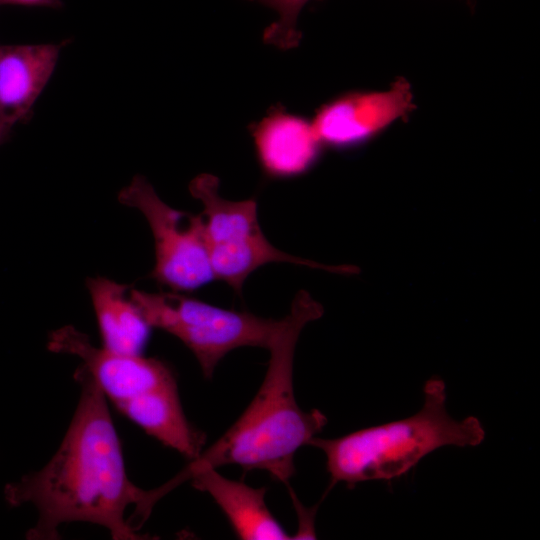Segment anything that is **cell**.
Listing matches in <instances>:
<instances>
[{"label":"cell","mask_w":540,"mask_h":540,"mask_svg":"<svg viewBox=\"0 0 540 540\" xmlns=\"http://www.w3.org/2000/svg\"><path fill=\"white\" fill-rule=\"evenodd\" d=\"M421 409L406 418L353 431L334 439L313 437L308 445L323 451L330 488L344 482L349 488L371 480L398 478L431 452L444 446H477L485 439L480 420L453 419L446 409V385L426 381Z\"/></svg>","instance_id":"3957f363"},{"label":"cell","mask_w":540,"mask_h":540,"mask_svg":"<svg viewBox=\"0 0 540 540\" xmlns=\"http://www.w3.org/2000/svg\"><path fill=\"white\" fill-rule=\"evenodd\" d=\"M130 294L152 328L175 336L190 349L206 378L236 348L267 349L280 321L217 307L176 291L131 289Z\"/></svg>","instance_id":"277c9868"},{"label":"cell","mask_w":540,"mask_h":540,"mask_svg":"<svg viewBox=\"0 0 540 540\" xmlns=\"http://www.w3.org/2000/svg\"><path fill=\"white\" fill-rule=\"evenodd\" d=\"M273 9L277 21L266 28L263 34L265 43L287 50L299 44L301 34L297 30V20L302 8L309 0H249Z\"/></svg>","instance_id":"5bb4252c"},{"label":"cell","mask_w":540,"mask_h":540,"mask_svg":"<svg viewBox=\"0 0 540 540\" xmlns=\"http://www.w3.org/2000/svg\"><path fill=\"white\" fill-rule=\"evenodd\" d=\"M413 99L410 84L398 79L386 90L348 93L328 102L311 123L322 145L346 148L408 116Z\"/></svg>","instance_id":"ba28073f"},{"label":"cell","mask_w":540,"mask_h":540,"mask_svg":"<svg viewBox=\"0 0 540 540\" xmlns=\"http://www.w3.org/2000/svg\"><path fill=\"white\" fill-rule=\"evenodd\" d=\"M190 194L203 206L201 213L209 257L234 264L252 265L271 250L258 221L254 199L230 201L219 195V179L202 173L191 180Z\"/></svg>","instance_id":"52a82bcc"},{"label":"cell","mask_w":540,"mask_h":540,"mask_svg":"<svg viewBox=\"0 0 540 540\" xmlns=\"http://www.w3.org/2000/svg\"><path fill=\"white\" fill-rule=\"evenodd\" d=\"M11 128L12 126L8 124L0 112V143L4 140Z\"/></svg>","instance_id":"2e32d148"},{"label":"cell","mask_w":540,"mask_h":540,"mask_svg":"<svg viewBox=\"0 0 540 540\" xmlns=\"http://www.w3.org/2000/svg\"><path fill=\"white\" fill-rule=\"evenodd\" d=\"M47 347L81 360L106 399L117 405L154 388L174 383L171 368L156 358L112 352L94 345L87 334L66 325L52 331Z\"/></svg>","instance_id":"8992f818"},{"label":"cell","mask_w":540,"mask_h":540,"mask_svg":"<svg viewBox=\"0 0 540 540\" xmlns=\"http://www.w3.org/2000/svg\"><path fill=\"white\" fill-rule=\"evenodd\" d=\"M102 347L112 352L141 355L151 326L131 297L127 285L97 276L86 280Z\"/></svg>","instance_id":"4fadbf2b"},{"label":"cell","mask_w":540,"mask_h":540,"mask_svg":"<svg viewBox=\"0 0 540 540\" xmlns=\"http://www.w3.org/2000/svg\"><path fill=\"white\" fill-rule=\"evenodd\" d=\"M63 43L0 45V112L9 125L27 117L49 82Z\"/></svg>","instance_id":"30bf717a"},{"label":"cell","mask_w":540,"mask_h":540,"mask_svg":"<svg viewBox=\"0 0 540 540\" xmlns=\"http://www.w3.org/2000/svg\"><path fill=\"white\" fill-rule=\"evenodd\" d=\"M0 4L59 7L61 5V0H0Z\"/></svg>","instance_id":"9a60e30c"},{"label":"cell","mask_w":540,"mask_h":540,"mask_svg":"<svg viewBox=\"0 0 540 540\" xmlns=\"http://www.w3.org/2000/svg\"><path fill=\"white\" fill-rule=\"evenodd\" d=\"M192 486L208 493L228 518L236 535L244 540L292 539L265 503L266 488H253L228 479L215 468H205L190 478Z\"/></svg>","instance_id":"8fae6325"},{"label":"cell","mask_w":540,"mask_h":540,"mask_svg":"<svg viewBox=\"0 0 540 540\" xmlns=\"http://www.w3.org/2000/svg\"><path fill=\"white\" fill-rule=\"evenodd\" d=\"M118 201L138 210L151 229L155 248L151 278L176 292L194 291L215 279L201 214L171 207L141 175L120 190Z\"/></svg>","instance_id":"5b68a950"},{"label":"cell","mask_w":540,"mask_h":540,"mask_svg":"<svg viewBox=\"0 0 540 540\" xmlns=\"http://www.w3.org/2000/svg\"><path fill=\"white\" fill-rule=\"evenodd\" d=\"M116 408L147 434L190 460L204 449L205 435L188 422L176 382L137 395Z\"/></svg>","instance_id":"7c38bea8"},{"label":"cell","mask_w":540,"mask_h":540,"mask_svg":"<svg viewBox=\"0 0 540 540\" xmlns=\"http://www.w3.org/2000/svg\"><path fill=\"white\" fill-rule=\"evenodd\" d=\"M74 378L80 397L60 446L40 470L7 484L4 497L36 509L31 540L59 539V527L72 522L102 526L114 540L149 538L138 530L160 500L156 489L129 479L105 395L83 366Z\"/></svg>","instance_id":"6da1fadb"},{"label":"cell","mask_w":540,"mask_h":540,"mask_svg":"<svg viewBox=\"0 0 540 540\" xmlns=\"http://www.w3.org/2000/svg\"><path fill=\"white\" fill-rule=\"evenodd\" d=\"M252 136L263 172L276 179L307 172L322 146L311 122L278 109L254 126Z\"/></svg>","instance_id":"9c48e42d"},{"label":"cell","mask_w":540,"mask_h":540,"mask_svg":"<svg viewBox=\"0 0 540 540\" xmlns=\"http://www.w3.org/2000/svg\"><path fill=\"white\" fill-rule=\"evenodd\" d=\"M322 306L299 291L289 313L280 319L267 348L270 352L264 380L237 421L210 447L173 477L179 485L205 469L235 464L244 470L262 469L288 483L295 473L294 456L327 424L318 409L303 411L293 388L295 348L304 326L320 318ZM177 484V485H178Z\"/></svg>","instance_id":"7a4b0ae2"}]
</instances>
